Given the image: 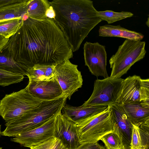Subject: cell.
<instances>
[{"instance_id": "cell-1", "label": "cell", "mask_w": 149, "mask_h": 149, "mask_svg": "<svg viewBox=\"0 0 149 149\" xmlns=\"http://www.w3.org/2000/svg\"><path fill=\"white\" fill-rule=\"evenodd\" d=\"M0 54L11 57L27 69L35 65L56 66L73 56L70 46L54 19L29 17L9 38Z\"/></svg>"}, {"instance_id": "cell-2", "label": "cell", "mask_w": 149, "mask_h": 149, "mask_svg": "<svg viewBox=\"0 0 149 149\" xmlns=\"http://www.w3.org/2000/svg\"><path fill=\"white\" fill-rule=\"evenodd\" d=\"M54 21L73 52L78 50L91 31L102 21L90 0H54Z\"/></svg>"}, {"instance_id": "cell-3", "label": "cell", "mask_w": 149, "mask_h": 149, "mask_svg": "<svg viewBox=\"0 0 149 149\" xmlns=\"http://www.w3.org/2000/svg\"><path fill=\"white\" fill-rule=\"evenodd\" d=\"M67 98L64 95L51 100L43 101L37 107L22 116L6 122L3 136L15 137L39 126L61 112Z\"/></svg>"}, {"instance_id": "cell-4", "label": "cell", "mask_w": 149, "mask_h": 149, "mask_svg": "<svg viewBox=\"0 0 149 149\" xmlns=\"http://www.w3.org/2000/svg\"><path fill=\"white\" fill-rule=\"evenodd\" d=\"M146 42L126 39L109 60L110 77L120 78L136 62L143 59L146 51Z\"/></svg>"}, {"instance_id": "cell-5", "label": "cell", "mask_w": 149, "mask_h": 149, "mask_svg": "<svg viewBox=\"0 0 149 149\" xmlns=\"http://www.w3.org/2000/svg\"><path fill=\"white\" fill-rule=\"evenodd\" d=\"M81 144L97 142L113 132L115 121L109 106L104 110L77 124Z\"/></svg>"}, {"instance_id": "cell-6", "label": "cell", "mask_w": 149, "mask_h": 149, "mask_svg": "<svg viewBox=\"0 0 149 149\" xmlns=\"http://www.w3.org/2000/svg\"><path fill=\"white\" fill-rule=\"evenodd\" d=\"M42 101L31 94L26 86L6 95L0 100V116L6 122L10 121L37 107Z\"/></svg>"}, {"instance_id": "cell-7", "label": "cell", "mask_w": 149, "mask_h": 149, "mask_svg": "<svg viewBox=\"0 0 149 149\" xmlns=\"http://www.w3.org/2000/svg\"><path fill=\"white\" fill-rule=\"evenodd\" d=\"M123 81L121 78L110 77L102 79L96 80L91 95L82 105L107 106L116 103L120 94Z\"/></svg>"}, {"instance_id": "cell-8", "label": "cell", "mask_w": 149, "mask_h": 149, "mask_svg": "<svg viewBox=\"0 0 149 149\" xmlns=\"http://www.w3.org/2000/svg\"><path fill=\"white\" fill-rule=\"evenodd\" d=\"M141 102L149 106V79L139 76H129L124 79L122 90L116 103L125 104Z\"/></svg>"}, {"instance_id": "cell-9", "label": "cell", "mask_w": 149, "mask_h": 149, "mask_svg": "<svg viewBox=\"0 0 149 149\" xmlns=\"http://www.w3.org/2000/svg\"><path fill=\"white\" fill-rule=\"evenodd\" d=\"M54 77L63 95L69 100L83 85L82 76L77 68V65L72 63L69 60L55 67Z\"/></svg>"}, {"instance_id": "cell-10", "label": "cell", "mask_w": 149, "mask_h": 149, "mask_svg": "<svg viewBox=\"0 0 149 149\" xmlns=\"http://www.w3.org/2000/svg\"><path fill=\"white\" fill-rule=\"evenodd\" d=\"M83 49L85 65L92 74L104 78L109 77L106 68L107 57L105 46L97 42H86Z\"/></svg>"}, {"instance_id": "cell-11", "label": "cell", "mask_w": 149, "mask_h": 149, "mask_svg": "<svg viewBox=\"0 0 149 149\" xmlns=\"http://www.w3.org/2000/svg\"><path fill=\"white\" fill-rule=\"evenodd\" d=\"M57 115L41 125L18 135L11 141L30 148L47 140L54 136Z\"/></svg>"}, {"instance_id": "cell-12", "label": "cell", "mask_w": 149, "mask_h": 149, "mask_svg": "<svg viewBox=\"0 0 149 149\" xmlns=\"http://www.w3.org/2000/svg\"><path fill=\"white\" fill-rule=\"evenodd\" d=\"M54 136L60 139L68 149H76L81 144L77 125L61 112L56 116Z\"/></svg>"}, {"instance_id": "cell-13", "label": "cell", "mask_w": 149, "mask_h": 149, "mask_svg": "<svg viewBox=\"0 0 149 149\" xmlns=\"http://www.w3.org/2000/svg\"><path fill=\"white\" fill-rule=\"evenodd\" d=\"M27 86L30 93L42 101H49L64 95L54 77L49 79L36 80L29 78Z\"/></svg>"}, {"instance_id": "cell-14", "label": "cell", "mask_w": 149, "mask_h": 149, "mask_svg": "<svg viewBox=\"0 0 149 149\" xmlns=\"http://www.w3.org/2000/svg\"><path fill=\"white\" fill-rule=\"evenodd\" d=\"M109 106L115 121L113 132L119 137L124 149H130L133 125L121 105L114 103Z\"/></svg>"}, {"instance_id": "cell-15", "label": "cell", "mask_w": 149, "mask_h": 149, "mask_svg": "<svg viewBox=\"0 0 149 149\" xmlns=\"http://www.w3.org/2000/svg\"><path fill=\"white\" fill-rule=\"evenodd\" d=\"M30 0H0V22L23 17Z\"/></svg>"}, {"instance_id": "cell-16", "label": "cell", "mask_w": 149, "mask_h": 149, "mask_svg": "<svg viewBox=\"0 0 149 149\" xmlns=\"http://www.w3.org/2000/svg\"><path fill=\"white\" fill-rule=\"evenodd\" d=\"M108 106L84 107L81 105L74 107L65 104L61 110L62 113L68 118L78 123L105 109Z\"/></svg>"}, {"instance_id": "cell-17", "label": "cell", "mask_w": 149, "mask_h": 149, "mask_svg": "<svg viewBox=\"0 0 149 149\" xmlns=\"http://www.w3.org/2000/svg\"><path fill=\"white\" fill-rule=\"evenodd\" d=\"M121 105L132 125L139 127L149 123V106L141 102Z\"/></svg>"}, {"instance_id": "cell-18", "label": "cell", "mask_w": 149, "mask_h": 149, "mask_svg": "<svg viewBox=\"0 0 149 149\" xmlns=\"http://www.w3.org/2000/svg\"><path fill=\"white\" fill-rule=\"evenodd\" d=\"M98 32L100 36L119 37L133 40H141L144 37L140 33L127 29L120 25L100 26Z\"/></svg>"}, {"instance_id": "cell-19", "label": "cell", "mask_w": 149, "mask_h": 149, "mask_svg": "<svg viewBox=\"0 0 149 149\" xmlns=\"http://www.w3.org/2000/svg\"><path fill=\"white\" fill-rule=\"evenodd\" d=\"M51 6L47 0H30L27 7V13L29 17L38 20L47 19V10Z\"/></svg>"}, {"instance_id": "cell-20", "label": "cell", "mask_w": 149, "mask_h": 149, "mask_svg": "<svg viewBox=\"0 0 149 149\" xmlns=\"http://www.w3.org/2000/svg\"><path fill=\"white\" fill-rule=\"evenodd\" d=\"M24 19L23 17L0 22V35L9 38L20 29L23 24Z\"/></svg>"}, {"instance_id": "cell-21", "label": "cell", "mask_w": 149, "mask_h": 149, "mask_svg": "<svg viewBox=\"0 0 149 149\" xmlns=\"http://www.w3.org/2000/svg\"><path fill=\"white\" fill-rule=\"evenodd\" d=\"M0 69L24 76L27 69L11 57L0 54Z\"/></svg>"}, {"instance_id": "cell-22", "label": "cell", "mask_w": 149, "mask_h": 149, "mask_svg": "<svg viewBox=\"0 0 149 149\" xmlns=\"http://www.w3.org/2000/svg\"><path fill=\"white\" fill-rule=\"evenodd\" d=\"M97 14L102 21H105L108 24L131 17L134 15L130 12L122 11L119 12L111 10L97 11Z\"/></svg>"}, {"instance_id": "cell-23", "label": "cell", "mask_w": 149, "mask_h": 149, "mask_svg": "<svg viewBox=\"0 0 149 149\" xmlns=\"http://www.w3.org/2000/svg\"><path fill=\"white\" fill-rule=\"evenodd\" d=\"M24 78L23 75L0 69V86H5L19 83Z\"/></svg>"}, {"instance_id": "cell-24", "label": "cell", "mask_w": 149, "mask_h": 149, "mask_svg": "<svg viewBox=\"0 0 149 149\" xmlns=\"http://www.w3.org/2000/svg\"><path fill=\"white\" fill-rule=\"evenodd\" d=\"M100 140L104 143L106 149H124L119 137L114 132L104 136Z\"/></svg>"}, {"instance_id": "cell-25", "label": "cell", "mask_w": 149, "mask_h": 149, "mask_svg": "<svg viewBox=\"0 0 149 149\" xmlns=\"http://www.w3.org/2000/svg\"><path fill=\"white\" fill-rule=\"evenodd\" d=\"M30 149H68L62 141L54 136L37 145L32 146Z\"/></svg>"}, {"instance_id": "cell-26", "label": "cell", "mask_w": 149, "mask_h": 149, "mask_svg": "<svg viewBox=\"0 0 149 149\" xmlns=\"http://www.w3.org/2000/svg\"><path fill=\"white\" fill-rule=\"evenodd\" d=\"M26 75L29 78L36 80L46 79L45 76L44 65H35L32 67L28 68Z\"/></svg>"}, {"instance_id": "cell-27", "label": "cell", "mask_w": 149, "mask_h": 149, "mask_svg": "<svg viewBox=\"0 0 149 149\" xmlns=\"http://www.w3.org/2000/svg\"><path fill=\"white\" fill-rule=\"evenodd\" d=\"M130 149H144L138 127L134 125H133Z\"/></svg>"}, {"instance_id": "cell-28", "label": "cell", "mask_w": 149, "mask_h": 149, "mask_svg": "<svg viewBox=\"0 0 149 149\" xmlns=\"http://www.w3.org/2000/svg\"><path fill=\"white\" fill-rule=\"evenodd\" d=\"M138 127L144 149H149V123L142 124Z\"/></svg>"}, {"instance_id": "cell-29", "label": "cell", "mask_w": 149, "mask_h": 149, "mask_svg": "<svg viewBox=\"0 0 149 149\" xmlns=\"http://www.w3.org/2000/svg\"><path fill=\"white\" fill-rule=\"evenodd\" d=\"M76 149H106L98 142L86 143L81 144Z\"/></svg>"}, {"instance_id": "cell-30", "label": "cell", "mask_w": 149, "mask_h": 149, "mask_svg": "<svg viewBox=\"0 0 149 149\" xmlns=\"http://www.w3.org/2000/svg\"><path fill=\"white\" fill-rule=\"evenodd\" d=\"M53 65H44V71L46 79H49L54 76L55 67Z\"/></svg>"}, {"instance_id": "cell-31", "label": "cell", "mask_w": 149, "mask_h": 149, "mask_svg": "<svg viewBox=\"0 0 149 149\" xmlns=\"http://www.w3.org/2000/svg\"><path fill=\"white\" fill-rule=\"evenodd\" d=\"M46 16L48 18L54 19L55 16V13L54 10L52 6H51L47 10Z\"/></svg>"}, {"instance_id": "cell-32", "label": "cell", "mask_w": 149, "mask_h": 149, "mask_svg": "<svg viewBox=\"0 0 149 149\" xmlns=\"http://www.w3.org/2000/svg\"><path fill=\"white\" fill-rule=\"evenodd\" d=\"M8 39L0 35V50L6 45Z\"/></svg>"}, {"instance_id": "cell-33", "label": "cell", "mask_w": 149, "mask_h": 149, "mask_svg": "<svg viewBox=\"0 0 149 149\" xmlns=\"http://www.w3.org/2000/svg\"><path fill=\"white\" fill-rule=\"evenodd\" d=\"M149 17H148L147 19V20L146 21V23L147 26H148L149 27Z\"/></svg>"}, {"instance_id": "cell-34", "label": "cell", "mask_w": 149, "mask_h": 149, "mask_svg": "<svg viewBox=\"0 0 149 149\" xmlns=\"http://www.w3.org/2000/svg\"><path fill=\"white\" fill-rule=\"evenodd\" d=\"M1 126L0 125V135L1 134Z\"/></svg>"}, {"instance_id": "cell-35", "label": "cell", "mask_w": 149, "mask_h": 149, "mask_svg": "<svg viewBox=\"0 0 149 149\" xmlns=\"http://www.w3.org/2000/svg\"><path fill=\"white\" fill-rule=\"evenodd\" d=\"M0 149H2V147H0Z\"/></svg>"}]
</instances>
